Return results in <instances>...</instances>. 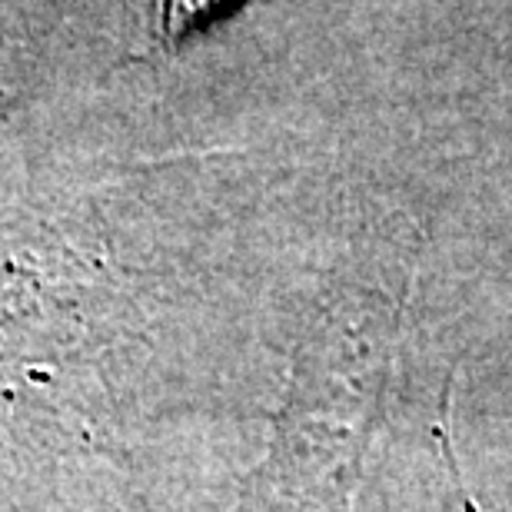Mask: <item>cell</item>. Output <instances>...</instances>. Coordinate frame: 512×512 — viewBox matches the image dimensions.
<instances>
[{
  "instance_id": "obj_1",
  "label": "cell",
  "mask_w": 512,
  "mask_h": 512,
  "mask_svg": "<svg viewBox=\"0 0 512 512\" xmlns=\"http://www.w3.org/2000/svg\"><path fill=\"white\" fill-rule=\"evenodd\" d=\"M227 0H160V27L167 37L183 34L193 20L207 17L210 10H217Z\"/></svg>"
}]
</instances>
